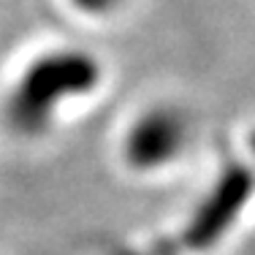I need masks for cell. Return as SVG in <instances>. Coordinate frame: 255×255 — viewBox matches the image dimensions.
Listing matches in <instances>:
<instances>
[{
	"label": "cell",
	"mask_w": 255,
	"mask_h": 255,
	"mask_svg": "<svg viewBox=\"0 0 255 255\" xmlns=\"http://www.w3.org/2000/svg\"><path fill=\"white\" fill-rule=\"evenodd\" d=\"M101 68L95 57L74 46H49L27 60L3 101L5 125L19 136H44L60 112L90 95Z\"/></svg>",
	"instance_id": "obj_1"
},
{
	"label": "cell",
	"mask_w": 255,
	"mask_h": 255,
	"mask_svg": "<svg viewBox=\"0 0 255 255\" xmlns=\"http://www.w3.org/2000/svg\"><path fill=\"white\" fill-rule=\"evenodd\" d=\"M177 149V120L168 114H147L128 136V160L138 168L168 160Z\"/></svg>",
	"instance_id": "obj_2"
},
{
	"label": "cell",
	"mask_w": 255,
	"mask_h": 255,
	"mask_svg": "<svg viewBox=\"0 0 255 255\" xmlns=\"http://www.w3.org/2000/svg\"><path fill=\"white\" fill-rule=\"evenodd\" d=\"M76 11H82L84 16H101L103 11H109L117 0H68Z\"/></svg>",
	"instance_id": "obj_3"
}]
</instances>
